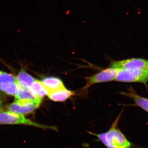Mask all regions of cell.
<instances>
[{
	"mask_svg": "<svg viewBox=\"0 0 148 148\" xmlns=\"http://www.w3.org/2000/svg\"><path fill=\"white\" fill-rule=\"evenodd\" d=\"M120 115L118 116L109 130L103 133L88 132L95 136L107 148H130L131 143L117 127Z\"/></svg>",
	"mask_w": 148,
	"mask_h": 148,
	"instance_id": "6da1fadb",
	"label": "cell"
},
{
	"mask_svg": "<svg viewBox=\"0 0 148 148\" xmlns=\"http://www.w3.org/2000/svg\"><path fill=\"white\" fill-rule=\"evenodd\" d=\"M0 125H28L43 129H49L58 131V129L55 126L40 124L28 119L24 115L8 111H3V110L0 111Z\"/></svg>",
	"mask_w": 148,
	"mask_h": 148,
	"instance_id": "7a4b0ae2",
	"label": "cell"
},
{
	"mask_svg": "<svg viewBox=\"0 0 148 148\" xmlns=\"http://www.w3.org/2000/svg\"><path fill=\"white\" fill-rule=\"evenodd\" d=\"M115 80L119 82L142 83L146 84L148 82V70L120 69Z\"/></svg>",
	"mask_w": 148,
	"mask_h": 148,
	"instance_id": "3957f363",
	"label": "cell"
},
{
	"mask_svg": "<svg viewBox=\"0 0 148 148\" xmlns=\"http://www.w3.org/2000/svg\"><path fill=\"white\" fill-rule=\"evenodd\" d=\"M42 102V100H15L7 106L6 110L24 116L34 112L39 108Z\"/></svg>",
	"mask_w": 148,
	"mask_h": 148,
	"instance_id": "277c9868",
	"label": "cell"
},
{
	"mask_svg": "<svg viewBox=\"0 0 148 148\" xmlns=\"http://www.w3.org/2000/svg\"><path fill=\"white\" fill-rule=\"evenodd\" d=\"M119 70L116 68L110 67L92 76L86 77V83L84 89H87L95 84L115 80Z\"/></svg>",
	"mask_w": 148,
	"mask_h": 148,
	"instance_id": "5b68a950",
	"label": "cell"
},
{
	"mask_svg": "<svg viewBox=\"0 0 148 148\" xmlns=\"http://www.w3.org/2000/svg\"><path fill=\"white\" fill-rule=\"evenodd\" d=\"M18 87L16 77L0 70V91L14 96L18 90Z\"/></svg>",
	"mask_w": 148,
	"mask_h": 148,
	"instance_id": "8992f818",
	"label": "cell"
},
{
	"mask_svg": "<svg viewBox=\"0 0 148 148\" xmlns=\"http://www.w3.org/2000/svg\"><path fill=\"white\" fill-rule=\"evenodd\" d=\"M148 60L143 58H132L116 61L111 64V67L118 69H147Z\"/></svg>",
	"mask_w": 148,
	"mask_h": 148,
	"instance_id": "52a82bcc",
	"label": "cell"
},
{
	"mask_svg": "<svg viewBox=\"0 0 148 148\" xmlns=\"http://www.w3.org/2000/svg\"><path fill=\"white\" fill-rule=\"evenodd\" d=\"M41 82L48 92L66 88L62 81L56 77H47L44 78Z\"/></svg>",
	"mask_w": 148,
	"mask_h": 148,
	"instance_id": "ba28073f",
	"label": "cell"
},
{
	"mask_svg": "<svg viewBox=\"0 0 148 148\" xmlns=\"http://www.w3.org/2000/svg\"><path fill=\"white\" fill-rule=\"evenodd\" d=\"M74 94V92L66 89V88L59 90L49 92L47 96L49 99L55 102H64Z\"/></svg>",
	"mask_w": 148,
	"mask_h": 148,
	"instance_id": "9c48e42d",
	"label": "cell"
},
{
	"mask_svg": "<svg viewBox=\"0 0 148 148\" xmlns=\"http://www.w3.org/2000/svg\"><path fill=\"white\" fill-rule=\"evenodd\" d=\"M18 90L14 96L15 100H42V99L38 98L29 88L21 86L18 84Z\"/></svg>",
	"mask_w": 148,
	"mask_h": 148,
	"instance_id": "30bf717a",
	"label": "cell"
},
{
	"mask_svg": "<svg viewBox=\"0 0 148 148\" xmlns=\"http://www.w3.org/2000/svg\"><path fill=\"white\" fill-rule=\"evenodd\" d=\"M36 79L24 70H21L16 77L17 84L24 87L30 88Z\"/></svg>",
	"mask_w": 148,
	"mask_h": 148,
	"instance_id": "8fae6325",
	"label": "cell"
},
{
	"mask_svg": "<svg viewBox=\"0 0 148 148\" xmlns=\"http://www.w3.org/2000/svg\"><path fill=\"white\" fill-rule=\"evenodd\" d=\"M29 88L38 98L41 99H42L46 95H47L48 93L42 82L36 79Z\"/></svg>",
	"mask_w": 148,
	"mask_h": 148,
	"instance_id": "7c38bea8",
	"label": "cell"
},
{
	"mask_svg": "<svg viewBox=\"0 0 148 148\" xmlns=\"http://www.w3.org/2000/svg\"><path fill=\"white\" fill-rule=\"evenodd\" d=\"M124 95L132 98L137 106L148 112V99L141 97L132 91L124 92Z\"/></svg>",
	"mask_w": 148,
	"mask_h": 148,
	"instance_id": "4fadbf2b",
	"label": "cell"
},
{
	"mask_svg": "<svg viewBox=\"0 0 148 148\" xmlns=\"http://www.w3.org/2000/svg\"><path fill=\"white\" fill-rule=\"evenodd\" d=\"M4 102V101L3 98L2 96L0 95V111L3 110Z\"/></svg>",
	"mask_w": 148,
	"mask_h": 148,
	"instance_id": "5bb4252c",
	"label": "cell"
},
{
	"mask_svg": "<svg viewBox=\"0 0 148 148\" xmlns=\"http://www.w3.org/2000/svg\"><path fill=\"white\" fill-rule=\"evenodd\" d=\"M147 70H148V64H147Z\"/></svg>",
	"mask_w": 148,
	"mask_h": 148,
	"instance_id": "9a60e30c",
	"label": "cell"
}]
</instances>
